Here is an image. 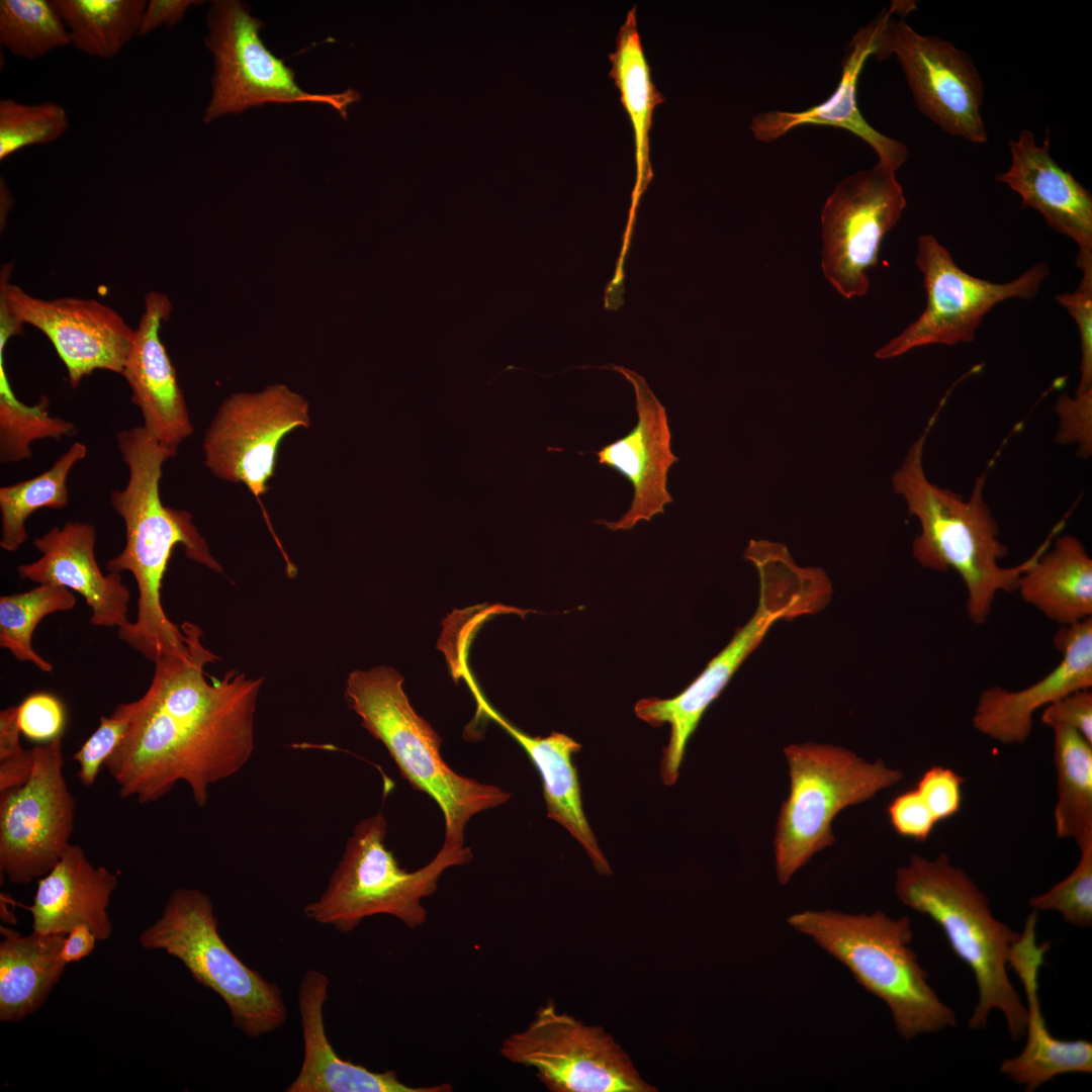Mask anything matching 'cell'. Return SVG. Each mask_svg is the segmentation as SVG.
<instances>
[{
    "label": "cell",
    "instance_id": "obj_1",
    "mask_svg": "<svg viewBox=\"0 0 1092 1092\" xmlns=\"http://www.w3.org/2000/svg\"><path fill=\"white\" fill-rule=\"evenodd\" d=\"M186 648L157 659L130 725L104 763L121 798L151 804L178 782L203 807L209 788L240 771L254 750V719L262 678L235 669L206 678L218 657L202 643L201 629L180 625Z\"/></svg>",
    "mask_w": 1092,
    "mask_h": 1092
},
{
    "label": "cell",
    "instance_id": "obj_2",
    "mask_svg": "<svg viewBox=\"0 0 1092 1092\" xmlns=\"http://www.w3.org/2000/svg\"><path fill=\"white\" fill-rule=\"evenodd\" d=\"M116 442L128 468V481L123 489L111 491L110 504L123 520L125 543L106 562V570L128 571L139 592L136 619L117 629V635L155 662L185 646L183 631L168 618L161 602L162 581L174 547L182 545L189 559L211 570L222 572V567L192 523L191 514L167 507L161 499L162 467L172 454L144 426L120 431Z\"/></svg>",
    "mask_w": 1092,
    "mask_h": 1092
},
{
    "label": "cell",
    "instance_id": "obj_3",
    "mask_svg": "<svg viewBox=\"0 0 1092 1092\" xmlns=\"http://www.w3.org/2000/svg\"><path fill=\"white\" fill-rule=\"evenodd\" d=\"M933 419L908 449L901 466L891 476L892 486L903 496L910 515L920 524L912 544L915 560L924 568L954 570L966 588V611L976 625L984 624L1001 593L1017 589L1021 574L1045 550L1063 527L1056 525L1049 537L1023 562L1005 567L1008 553L1000 530L985 500L987 472L979 475L968 499L931 482L923 468V451Z\"/></svg>",
    "mask_w": 1092,
    "mask_h": 1092
},
{
    "label": "cell",
    "instance_id": "obj_4",
    "mask_svg": "<svg viewBox=\"0 0 1092 1092\" xmlns=\"http://www.w3.org/2000/svg\"><path fill=\"white\" fill-rule=\"evenodd\" d=\"M895 893L905 906L936 923L956 956L972 970L978 1001L969 1028H985L990 1013L997 1010L1011 1039L1019 1041L1025 1032L1026 1008L1008 975L1019 933L993 915L984 892L944 852L934 858L912 855L896 872Z\"/></svg>",
    "mask_w": 1092,
    "mask_h": 1092
},
{
    "label": "cell",
    "instance_id": "obj_5",
    "mask_svg": "<svg viewBox=\"0 0 1092 1092\" xmlns=\"http://www.w3.org/2000/svg\"><path fill=\"white\" fill-rule=\"evenodd\" d=\"M787 922L881 999L904 1039L956 1026V1012L930 986L928 973L910 947L913 929L908 916L894 918L882 911L848 914L805 910L792 914Z\"/></svg>",
    "mask_w": 1092,
    "mask_h": 1092
},
{
    "label": "cell",
    "instance_id": "obj_6",
    "mask_svg": "<svg viewBox=\"0 0 1092 1092\" xmlns=\"http://www.w3.org/2000/svg\"><path fill=\"white\" fill-rule=\"evenodd\" d=\"M402 676L392 667L354 670L345 686L348 706L379 740L410 785L430 796L445 823L442 846H464V830L476 814L505 804L511 794L455 772L440 753L441 737L411 705Z\"/></svg>",
    "mask_w": 1092,
    "mask_h": 1092
},
{
    "label": "cell",
    "instance_id": "obj_7",
    "mask_svg": "<svg viewBox=\"0 0 1092 1092\" xmlns=\"http://www.w3.org/2000/svg\"><path fill=\"white\" fill-rule=\"evenodd\" d=\"M386 834L381 811L354 827L325 891L303 908L308 919L341 933L378 914L391 915L410 928L420 927L428 916L422 901L436 891L443 873L472 859L469 847L442 846L429 863L407 872L386 847Z\"/></svg>",
    "mask_w": 1092,
    "mask_h": 1092
},
{
    "label": "cell",
    "instance_id": "obj_8",
    "mask_svg": "<svg viewBox=\"0 0 1092 1092\" xmlns=\"http://www.w3.org/2000/svg\"><path fill=\"white\" fill-rule=\"evenodd\" d=\"M754 566L759 578V598L749 621L680 694L671 699L646 698L635 705V714L641 720L654 727L670 726L669 740L662 750L660 762V776L667 786L674 785L678 779L687 744L702 716L768 629L781 619L814 614L824 606V594L818 579L794 560L766 556L757 560Z\"/></svg>",
    "mask_w": 1092,
    "mask_h": 1092
},
{
    "label": "cell",
    "instance_id": "obj_9",
    "mask_svg": "<svg viewBox=\"0 0 1092 1092\" xmlns=\"http://www.w3.org/2000/svg\"><path fill=\"white\" fill-rule=\"evenodd\" d=\"M147 950L178 959L200 985L225 1003L233 1025L259 1038L282 1027L287 1009L281 988L246 965L218 932L209 896L179 888L168 897L160 918L139 935Z\"/></svg>",
    "mask_w": 1092,
    "mask_h": 1092
},
{
    "label": "cell",
    "instance_id": "obj_10",
    "mask_svg": "<svg viewBox=\"0 0 1092 1092\" xmlns=\"http://www.w3.org/2000/svg\"><path fill=\"white\" fill-rule=\"evenodd\" d=\"M790 792L775 835L776 873L785 885L815 853L833 844V819L904 779L882 759L867 761L839 746L804 743L785 747Z\"/></svg>",
    "mask_w": 1092,
    "mask_h": 1092
},
{
    "label": "cell",
    "instance_id": "obj_11",
    "mask_svg": "<svg viewBox=\"0 0 1092 1092\" xmlns=\"http://www.w3.org/2000/svg\"><path fill=\"white\" fill-rule=\"evenodd\" d=\"M205 47L213 57L211 97L203 121L266 103H321L347 119V108L360 100L357 90L309 93L295 81L294 71L269 51L260 36L263 22L238 0L211 1L206 15Z\"/></svg>",
    "mask_w": 1092,
    "mask_h": 1092
},
{
    "label": "cell",
    "instance_id": "obj_12",
    "mask_svg": "<svg viewBox=\"0 0 1092 1092\" xmlns=\"http://www.w3.org/2000/svg\"><path fill=\"white\" fill-rule=\"evenodd\" d=\"M507 1061L535 1069L551 1092H654L629 1056L601 1026L557 1011L552 999L526 1029L499 1048Z\"/></svg>",
    "mask_w": 1092,
    "mask_h": 1092
},
{
    "label": "cell",
    "instance_id": "obj_13",
    "mask_svg": "<svg viewBox=\"0 0 1092 1092\" xmlns=\"http://www.w3.org/2000/svg\"><path fill=\"white\" fill-rule=\"evenodd\" d=\"M915 261L923 275L925 308L876 351L878 359L896 358L927 345L973 342L984 316L995 305L1011 298L1035 297L1051 273L1049 265L1040 262L1009 282L981 279L961 269L948 250L930 234L918 238Z\"/></svg>",
    "mask_w": 1092,
    "mask_h": 1092
},
{
    "label": "cell",
    "instance_id": "obj_14",
    "mask_svg": "<svg viewBox=\"0 0 1092 1092\" xmlns=\"http://www.w3.org/2000/svg\"><path fill=\"white\" fill-rule=\"evenodd\" d=\"M32 751L27 782L0 793V870L18 885L47 875L74 830L76 802L64 776L62 736Z\"/></svg>",
    "mask_w": 1092,
    "mask_h": 1092
},
{
    "label": "cell",
    "instance_id": "obj_15",
    "mask_svg": "<svg viewBox=\"0 0 1092 1092\" xmlns=\"http://www.w3.org/2000/svg\"><path fill=\"white\" fill-rule=\"evenodd\" d=\"M895 170L877 162L841 180L821 212L825 278L844 298L863 296L881 243L906 207Z\"/></svg>",
    "mask_w": 1092,
    "mask_h": 1092
},
{
    "label": "cell",
    "instance_id": "obj_16",
    "mask_svg": "<svg viewBox=\"0 0 1092 1092\" xmlns=\"http://www.w3.org/2000/svg\"><path fill=\"white\" fill-rule=\"evenodd\" d=\"M306 401L284 385L257 393H238L220 405L207 429L203 452L205 464L218 478L243 482L261 503L273 476L278 446L296 428H308Z\"/></svg>",
    "mask_w": 1092,
    "mask_h": 1092
},
{
    "label": "cell",
    "instance_id": "obj_17",
    "mask_svg": "<svg viewBox=\"0 0 1092 1092\" xmlns=\"http://www.w3.org/2000/svg\"><path fill=\"white\" fill-rule=\"evenodd\" d=\"M895 55L918 110L944 132L975 144L988 140L981 114L983 80L970 56L935 35H922L904 20L886 24L877 59Z\"/></svg>",
    "mask_w": 1092,
    "mask_h": 1092
},
{
    "label": "cell",
    "instance_id": "obj_18",
    "mask_svg": "<svg viewBox=\"0 0 1092 1092\" xmlns=\"http://www.w3.org/2000/svg\"><path fill=\"white\" fill-rule=\"evenodd\" d=\"M1 320L17 334L23 324L41 331L64 363L72 388L97 369L121 374L134 335L118 312L100 301L41 299L6 278L1 281Z\"/></svg>",
    "mask_w": 1092,
    "mask_h": 1092
},
{
    "label": "cell",
    "instance_id": "obj_19",
    "mask_svg": "<svg viewBox=\"0 0 1092 1092\" xmlns=\"http://www.w3.org/2000/svg\"><path fill=\"white\" fill-rule=\"evenodd\" d=\"M914 2L895 1L852 36L842 59L839 83L823 102L803 111L771 110L755 115L750 128L759 142L769 143L803 125L832 126L845 129L866 142L881 162L895 171L908 158V149L900 141L885 135L863 118L856 103V85L866 61L878 55L883 30L895 14L905 15Z\"/></svg>",
    "mask_w": 1092,
    "mask_h": 1092
},
{
    "label": "cell",
    "instance_id": "obj_20",
    "mask_svg": "<svg viewBox=\"0 0 1092 1092\" xmlns=\"http://www.w3.org/2000/svg\"><path fill=\"white\" fill-rule=\"evenodd\" d=\"M1054 642L1062 658L1043 677L1021 690L996 686L981 692L972 716L979 733L1002 744H1022L1032 732L1039 709L1092 688V618L1061 626Z\"/></svg>",
    "mask_w": 1092,
    "mask_h": 1092
},
{
    "label": "cell",
    "instance_id": "obj_21",
    "mask_svg": "<svg viewBox=\"0 0 1092 1092\" xmlns=\"http://www.w3.org/2000/svg\"><path fill=\"white\" fill-rule=\"evenodd\" d=\"M624 374L635 386L637 424L623 438L594 452L600 464L618 471L633 486L631 506L618 521H598L613 531L630 530L664 513L665 506L672 503L666 488L667 472L679 460L671 450L664 407L641 378L627 371Z\"/></svg>",
    "mask_w": 1092,
    "mask_h": 1092
},
{
    "label": "cell",
    "instance_id": "obj_22",
    "mask_svg": "<svg viewBox=\"0 0 1092 1092\" xmlns=\"http://www.w3.org/2000/svg\"><path fill=\"white\" fill-rule=\"evenodd\" d=\"M144 304L121 374L129 385L132 403L141 411L143 426L175 456L193 427L175 368L160 337L172 304L167 295L158 291L148 293Z\"/></svg>",
    "mask_w": 1092,
    "mask_h": 1092
},
{
    "label": "cell",
    "instance_id": "obj_23",
    "mask_svg": "<svg viewBox=\"0 0 1092 1092\" xmlns=\"http://www.w3.org/2000/svg\"><path fill=\"white\" fill-rule=\"evenodd\" d=\"M1037 911L1032 910L1023 931L1011 948L1009 967L1017 974L1025 993L1026 1042L1015 1057L1006 1058L1000 1073L1032 1092L1063 1074L1092 1073V1043L1085 1039L1054 1037L1045 1023L1038 996L1039 970L1051 948L1050 941L1036 940Z\"/></svg>",
    "mask_w": 1092,
    "mask_h": 1092
},
{
    "label": "cell",
    "instance_id": "obj_24",
    "mask_svg": "<svg viewBox=\"0 0 1092 1092\" xmlns=\"http://www.w3.org/2000/svg\"><path fill=\"white\" fill-rule=\"evenodd\" d=\"M96 531L88 523L69 522L33 540L41 556L17 566L21 579L62 585L81 595L96 627L125 626L130 593L120 573L104 574L95 556Z\"/></svg>",
    "mask_w": 1092,
    "mask_h": 1092
},
{
    "label": "cell",
    "instance_id": "obj_25",
    "mask_svg": "<svg viewBox=\"0 0 1092 1092\" xmlns=\"http://www.w3.org/2000/svg\"><path fill=\"white\" fill-rule=\"evenodd\" d=\"M1011 165L997 180L1019 194L1023 207L1038 211L1056 232L1078 245L1077 257L1092 256V195L1050 154V136L1037 145L1023 129L1009 143Z\"/></svg>",
    "mask_w": 1092,
    "mask_h": 1092
},
{
    "label": "cell",
    "instance_id": "obj_26",
    "mask_svg": "<svg viewBox=\"0 0 1092 1092\" xmlns=\"http://www.w3.org/2000/svg\"><path fill=\"white\" fill-rule=\"evenodd\" d=\"M330 980L322 971L308 969L302 976L297 1001L303 1038V1060L286 1092H450L441 1083L414 1087L401 1082L395 1071L376 1072L339 1057L331 1044L324 1019Z\"/></svg>",
    "mask_w": 1092,
    "mask_h": 1092
},
{
    "label": "cell",
    "instance_id": "obj_27",
    "mask_svg": "<svg viewBox=\"0 0 1092 1092\" xmlns=\"http://www.w3.org/2000/svg\"><path fill=\"white\" fill-rule=\"evenodd\" d=\"M117 877L105 867H94L80 845L71 844L54 868L38 880L30 906L32 930L68 933L79 924L89 926L98 940L112 933L107 912Z\"/></svg>",
    "mask_w": 1092,
    "mask_h": 1092
},
{
    "label": "cell",
    "instance_id": "obj_28",
    "mask_svg": "<svg viewBox=\"0 0 1092 1092\" xmlns=\"http://www.w3.org/2000/svg\"><path fill=\"white\" fill-rule=\"evenodd\" d=\"M471 691L477 702V713L508 732L538 770L548 817L567 829L582 845L599 874L611 875L610 864L599 847L582 807L577 769L573 763V755L581 749V744L559 732L546 737L529 735L491 707L477 686Z\"/></svg>",
    "mask_w": 1092,
    "mask_h": 1092
},
{
    "label": "cell",
    "instance_id": "obj_29",
    "mask_svg": "<svg viewBox=\"0 0 1092 1092\" xmlns=\"http://www.w3.org/2000/svg\"><path fill=\"white\" fill-rule=\"evenodd\" d=\"M1022 601L1061 626L1092 618V558L1075 536H1058L1021 574Z\"/></svg>",
    "mask_w": 1092,
    "mask_h": 1092
},
{
    "label": "cell",
    "instance_id": "obj_30",
    "mask_svg": "<svg viewBox=\"0 0 1092 1092\" xmlns=\"http://www.w3.org/2000/svg\"><path fill=\"white\" fill-rule=\"evenodd\" d=\"M0 1020L17 1022L36 1012L61 979V958L67 933L33 931L21 935L1 926Z\"/></svg>",
    "mask_w": 1092,
    "mask_h": 1092
},
{
    "label": "cell",
    "instance_id": "obj_31",
    "mask_svg": "<svg viewBox=\"0 0 1092 1092\" xmlns=\"http://www.w3.org/2000/svg\"><path fill=\"white\" fill-rule=\"evenodd\" d=\"M610 77L620 90L621 103L627 111L634 133L637 173L636 192L639 194L652 175L649 132L654 108L664 97L651 78L637 28L636 6L627 13L618 31L615 50L609 55Z\"/></svg>",
    "mask_w": 1092,
    "mask_h": 1092
},
{
    "label": "cell",
    "instance_id": "obj_32",
    "mask_svg": "<svg viewBox=\"0 0 1092 1092\" xmlns=\"http://www.w3.org/2000/svg\"><path fill=\"white\" fill-rule=\"evenodd\" d=\"M1054 765L1057 836L1073 839L1079 849L1092 843V743L1074 729L1055 726Z\"/></svg>",
    "mask_w": 1092,
    "mask_h": 1092
},
{
    "label": "cell",
    "instance_id": "obj_33",
    "mask_svg": "<svg viewBox=\"0 0 1092 1092\" xmlns=\"http://www.w3.org/2000/svg\"><path fill=\"white\" fill-rule=\"evenodd\" d=\"M71 38V46L90 57L111 59L135 35L145 0H53Z\"/></svg>",
    "mask_w": 1092,
    "mask_h": 1092
},
{
    "label": "cell",
    "instance_id": "obj_34",
    "mask_svg": "<svg viewBox=\"0 0 1092 1092\" xmlns=\"http://www.w3.org/2000/svg\"><path fill=\"white\" fill-rule=\"evenodd\" d=\"M87 455L83 443H74L47 471L33 478L0 487V547L15 552L27 540L25 522L39 509L61 510L69 503L68 476Z\"/></svg>",
    "mask_w": 1092,
    "mask_h": 1092
},
{
    "label": "cell",
    "instance_id": "obj_35",
    "mask_svg": "<svg viewBox=\"0 0 1092 1092\" xmlns=\"http://www.w3.org/2000/svg\"><path fill=\"white\" fill-rule=\"evenodd\" d=\"M74 594L58 584L38 583L29 590L0 598V647L17 660L31 662L43 672L54 669L32 647L31 639L39 622L56 612L72 610Z\"/></svg>",
    "mask_w": 1092,
    "mask_h": 1092
},
{
    "label": "cell",
    "instance_id": "obj_36",
    "mask_svg": "<svg viewBox=\"0 0 1092 1092\" xmlns=\"http://www.w3.org/2000/svg\"><path fill=\"white\" fill-rule=\"evenodd\" d=\"M0 43L15 57L35 60L71 46V38L53 1L1 0Z\"/></svg>",
    "mask_w": 1092,
    "mask_h": 1092
},
{
    "label": "cell",
    "instance_id": "obj_37",
    "mask_svg": "<svg viewBox=\"0 0 1092 1092\" xmlns=\"http://www.w3.org/2000/svg\"><path fill=\"white\" fill-rule=\"evenodd\" d=\"M0 351V461L19 462L31 457L33 441L60 440L71 435L75 427L70 421L49 415L47 396L33 405L16 398L3 365V348Z\"/></svg>",
    "mask_w": 1092,
    "mask_h": 1092
},
{
    "label": "cell",
    "instance_id": "obj_38",
    "mask_svg": "<svg viewBox=\"0 0 1092 1092\" xmlns=\"http://www.w3.org/2000/svg\"><path fill=\"white\" fill-rule=\"evenodd\" d=\"M69 128L63 105L44 101L26 104L11 98L0 100V161L23 148L47 145Z\"/></svg>",
    "mask_w": 1092,
    "mask_h": 1092
},
{
    "label": "cell",
    "instance_id": "obj_39",
    "mask_svg": "<svg viewBox=\"0 0 1092 1092\" xmlns=\"http://www.w3.org/2000/svg\"><path fill=\"white\" fill-rule=\"evenodd\" d=\"M1079 860L1061 882L1028 900L1035 911H1057L1080 928L1092 925V843L1080 848Z\"/></svg>",
    "mask_w": 1092,
    "mask_h": 1092
},
{
    "label": "cell",
    "instance_id": "obj_40",
    "mask_svg": "<svg viewBox=\"0 0 1092 1092\" xmlns=\"http://www.w3.org/2000/svg\"><path fill=\"white\" fill-rule=\"evenodd\" d=\"M135 702L118 704L113 713L102 716L98 727L73 755L79 764L77 777L84 787L94 785L107 758L121 742L132 720Z\"/></svg>",
    "mask_w": 1092,
    "mask_h": 1092
},
{
    "label": "cell",
    "instance_id": "obj_41",
    "mask_svg": "<svg viewBox=\"0 0 1092 1092\" xmlns=\"http://www.w3.org/2000/svg\"><path fill=\"white\" fill-rule=\"evenodd\" d=\"M1081 271L1078 287L1056 296L1057 302L1075 320L1080 334V380L1074 395L1092 389V265Z\"/></svg>",
    "mask_w": 1092,
    "mask_h": 1092
},
{
    "label": "cell",
    "instance_id": "obj_42",
    "mask_svg": "<svg viewBox=\"0 0 1092 1092\" xmlns=\"http://www.w3.org/2000/svg\"><path fill=\"white\" fill-rule=\"evenodd\" d=\"M17 723L26 738L48 743L62 736L66 723L64 705L50 693H33L17 706Z\"/></svg>",
    "mask_w": 1092,
    "mask_h": 1092
},
{
    "label": "cell",
    "instance_id": "obj_43",
    "mask_svg": "<svg viewBox=\"0 0 1092 1092\" xmlns=\"http://www.w3.org/2000/svg\"><path fill=\"white\" fill-rule=\"evenodd\" d=\"M1059 428L1055 441L1075 445L1077 454L1088 459L1092 454V389L1080 395L1062 393L1056 402Z\"/></svg>",
    "mask_w": 1092,
    "mask_h": 1092
},
{
    "label": "cell",
    "instance_id": "obj_44",
    "mask_svg": "<svg viewBox=\"0 0 1092 1092\" xmlns=\"http://www.w3.org/2000/svg\"><path fill=\"white\" fill-rule=\"evenodd\" d=\"M965 782L966 778L953 769L933 765L922 774L915 789L939 823L961 811Z\"/></svg>",
    "mask_w": 1092,
    "mask_h": 1092
},
{
    "label": "cell",
    "instance_id": "obj_45",
    "mask_svg": "<svg viewBox=\"0 0 1092 1092\" xmlns=\"http://www.w3.org/2000/svg\"><path fill=\"white\" fill-rule=\"evenodd\" d=\"M887 815L893 829L900 836L918 842L926 841L937 824L915 788L895 797L887 807Z\"/></svg>",
    "mask_w": 1092,
    "mask_h": 1092
},
{
    "label": "cell",
    "instance_id": "obj_46",
    "mask_svg": "<svg viewBox=\"0 0 1092 1092\" xmlns=\"http://www.w3.org/2000/svg\"><path fill=\"white\" fill-rule=\"evenodd\" d=\"M1041 722L1050 728L1064 726L1074 729L1092 743L1091 689L1070 693L1043 708Z\"/></svg>",
    "mask_w": 1092,
    "mask_h": 1092
},
{
    "label": "cell",
    "instance_id": "obj_47",
    "mask_svg": "<svg viewBox=\"0 0 1092 1092\" xmlns=\"http://www.w3.org/2000/svg\"><path fill=\"white\" fill-rule=\"evenodd\" d=\"M199 4L192 0H150L143 13L139 36H145L162 26L172 27L181 22L188 9Z\"/></svg>",
    "mask_w": 1092,
    "mask_h": 1092
},
{
    "label": "cell",
    "instance_id": "obj_48",
    "mask_svg": "<svg viewBox=\"0 0 1092 1092\" xmlns=\"http://www.w3.org/2000/svg\"><path fill=\"white\" fill-rule=\"evenodd\" d=\"M33 768L32 748L17 756L0 760V793L24 785Z\"/></svg>",
    "mask_w": 1092,
    "mask_h": 1092
},
{
    "label": "cell",
    "instance_id": "obj_49",
    "mask_svg": "<svg viewBox=\"0 0 1092 1092\" xmlns=\"http://www.w3.org/2000/svg\"><path fill=\"white\" fill-rule=\"evenodd\" d=\"M96 941L98 939L89 926L76 925L66 934L61 958L66 964L79 962L94 950Z\"/></svg>",
    "mask_w": 1092,
    "mask_h": 1092
},
{
    "label": "cell",
    "instance_id": "obj_50",
    "mask_svg": "<svg viewBox=\"0 0 1092 1092\" xmlns=\"http://www.w3.org/2000/svg\"><path fill=\"white\" fill-rule=\"evenodd\" d=\"M17 723V706H10L0 712V760L17 756L25 751L21 746Z\"/></svg>",
    "mask_w": 1092,
    "mask_h": 1092
}]
</instances>
